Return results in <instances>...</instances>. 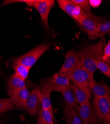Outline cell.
<instances>
[{
    "label": "cell",
    "instance_id": "10",
    "mask_svg": "<svg viewBox=\"0 0 110 124\" xmlns=\"http://www.w3.org/2000/svg\"><path fill=\"white\" fill-rule=\"evenodd\" d=\"M77 112L83 124H96L97 123L98 119L90 102L80 105L79 109Z\"/></svg>",
    "mask_w": 110,
    "mask_h": 124
},
{
    "label": "cell",
    "instance_id": "17",
    "mask_svg": "<svg viewBox=\"0 0 110 124\" xmlns=\"http://www.w3.org/2000/svg\"><path fill=\"white\" fill-rule=\"evenodd\" d=\"M38 119L44 124H54V120H56L55 116L53 115L50 111L44 110L41 107L39 109Z\"/></svg>",
    "mask_w": 110,
    "mask_h": 124
},
{
    "label": "cell",
    "instance_id": "12",
    "mask_svg": "<svg viewBox=\"0 0 110 124\" xmlns=\"http://www.w3.org/2000/svg\"><path fill=\"white\" fill-rule=\"evenodd\" d=\"M89 87L94 96L110 97V87L103 81H98L94 80L90 84Z\"/></svg>",
    "mask_w": 110,
    "mask_h": 124
},
{
    "label": "cell",
    "instance_id": "15",
    "mask_svg": "<svg viewBox=\"0 0 110 124\" xmlns=\"http://www.w3.org/2000/svg\"><path fill=\"white\" fill-rule=\"evenodd\" d=\"M59 92L63 95L66 104L77 112L79 109L80 105L76 100L74 91L71 85L62 88Z\"/></svg>",
    "mask_w": 110,
    "mask_h": 124
},
{
    "label": "cell",
    "instance_id": "21",
    "mask_svg": "<svg viewBox=\"0 0 110 124\" xmlns=\"http://www.w3.org/2000/svg\"><path fill=\"white\" fill-rule=\"evenodd\" d=\"M14 103L11 98L0 99V114L14 109Z\"/></svg>",
    "mask_w": 110,
    "mask_h": 124
},
{
    "label": "cell",
    "instance_id": "28",
    "mask_svg": "<svg viewBox=\"0 0 110 124\" xmlns=\"http://www.w3.org/2000/svg\"><path fill=\"white\" fill-rule=\"evenodd\" d=\"M110 124V122L106 123H103V124Z\"/></svg>",
    "mask_w": 110,
    "mask_h": 124
},
{
    "label": "cell",
    "instance_id": "7",
    "mask_svg": "<svg viewBox=\"0 0 110 124\" xmlns=\"http://www.w3.org/2000/svg\"><path fill=\"white\" fill-rule=\"evenodd\" d=\"M57 2L59 8L73 18L78 25L87 16L72 0H58Z\"/></svg>",
    "mask_w": 110,
    "mask_h": 124
},
{
    "label": "cell",
    "instance_id": "24",
    "mask_svg": "<svg viewBox=\"0 0 110 124\" xmlns=\"http://www.w3.org/2000/svg\"><path fill=\"white\" fill-rule=\"evenodd\" d=\"M89 4L91 7L98 8L102 3L101 0H89Z\"/></svg>",
    "mask_w": 110,
    "mask_h": 124
},
{
    "label": "cell",
    "instance_id": "14",
    "mask_svg": "<svg viewBox=\"0 0 110 124\" xmlns=\"http://www.w3.org/2000/svg\"><path fill=\"white\" fill-rule=\"evenodd\" d=\"M30 92L26 87L20 89L11 96L16 108H22L25 107L26 101L29 97Z\"/></svg>",
    "mask_w": 110,
    "mask_h": 124
},
{
    "label": "cell",
    "instance_id": "4",
    "mask_svg": "<svg viewBox=\"0 0 110 124\" xmlns=\"http://www.w3.org/2000/svg\"><path fill=\"white\" fill-rule=\"evenodd\" d=\"M68 86H70L69 79L66 77L60 76L58 73L44 80L39 89L51 93L53 91L59 92L62 88Z\"/></svg>",
    "mask_w": 110,
    "mask_h": 124
},
{
    "label": "cell",
    "instance_id": "5",
    "mask_svg": "<svg viewBox=\"0 0 110 124\" xmlns=\"http://www.w3.org/2000/svg\"><path fill=\"white\" fill-rule=\"evenodd\" d=\"M26 3L37 10L41 16L44 27L46 30H48L49 28V15L54 6L55 1L54 0H27Z\"/></svg>",
    "mask_w": 110,
    "mask_h": 124
},
{
    "label": "cell",
    "instance_id": "2",
    "mask_svg": "<svg viewBox=\"0 0 110 124\" xmlns=\"http://www.w3.org/2000/svg\"><path fill=\"white\" fill-rule=\"evenodd\" d=\"M92 109L102 124L110 122V97L94 96Z\"/></svg>",
    "mask_w": 110,
    "mask_h": 124
},
{
    "label": "cell",
    "instance_id": "19",
    "mask_svg": "<svg viewBox=\"0 0 110 124\" xmlns=\"http://www.w3.org/2000/svg\"><path fill=\"white\" fill-rule=\"evenodd\" d=\"M14 69L15 70V74L19 78L25 80L28 77L29 72L31 68L18 64L14 65Z\"/></svg>",
    "mask_w": 110,
    "mask_h": 124
},
{
    "label": "cell",
    "instance_id": "18",
    "mask_svg": "<svg viewBox=\"0 0 110 124\" xmlns=\"http://www.w3.org/2000/svg\"><path fill=\"white\" fill-rule=\"evenodd\" d=\"M41 92V107L44 110L50 111L54 116V113L51 99V93L46 91Z\"/></svg>",
    "mask_w": 110,
    "mask_h": 124
},
{
    "label": "cell",
    "instance_id": "13",
    "mask_svg": "<svg viewBox=\"0 0 110 124\" xmlns=\"http://www.w3.org/2000/svg\"><path fill=\"white\" fill-rule=\"evenodd\" d=\"M7 87V94L9 96H11L16 91L26 88V85L24 80L19 78L14 74L8 78Z\"/></svg>",
    "mask_w": 110,
    "mask_h": 124
},
{
    "label": "cell",
    "instance_id": "22",
    "mask_svg": "<svg viewBox=\"0 0 110 124\" xmlns=\"http://www.w3.org/2000/svg\"><path fill=\"white\" fill-rule=\"evenodd\" d=\"M94 62L97 69H99L106 76L110 78V67L102 60L94 59Z\"/></svg>",
    "mask_w": 110,
    "mask_h": 124
},
{
    "label": "cell",
    "instance_id": "26",
    "mask_svg": "<svg viewBox=\"0 0 110 124\" xmlns=\"http://www.w3.org/2000/svg\"><path fill=\"white\" fill-rule=\"evenodd\" d=\"M104 61L105 63H106L110 67V57L109 58H108L107 60H105V61Z\"/></svg>",
    "mask_w": 110,
    "mask_h": 124
},
{
    "label": "cell",
    "instance_id": "23",
    "mask_svg": "<svg viewBox=\"0 0 110 124\" xmlns=\"http://www.w3.org/2000/svg\"><path fill=\"white\" fill-rule=\"evenodd\" d=\"M99 37H102L106 34L110 33V21L100 23L98 26Z\"/></svg>",
    "mask_w": 110,
    "mask_h": 124
},
{
    "label": "cell",
    "instance_id": "27",
    "mask_svg": "<svg viewBox=\"0 0 110 124\" xmlns=\"http://www.w3.org/2000/svg\"><path fill=\"white\" fill-rule=\"evenodd\" d=\"M37 124H43L40 121V120H39L38 119V121H37Z\"/></svg>",
    "mask_w": 110,
    "mask_h": 124
},
{
    "label": "cell",
    "instance_id": "11",
    "mask_svg": "<svg viewBox=\"0 0 110 124\" xmlns=\"http://www.w3.org/2000/svg\"><path fill=\"white\" fill-rule=\"evenodd\" d=\"M70 85L74 91L76 100L79 105L90 101L92 92L90 87H81L72 81L70 82Z\"/></svg>",
    "mask_w": 110,
    "mask_h": 124
},
{
    "label": "cell",
    "instance_id": "25",
    "mask_svg": "<svg viewBox=\"0 0 110 124\" xmlns=\"http://www.w3.org/2000/svg\"><path fill=\"white\" fill-rule=\"evenodd\" d=\"M27 2V0H12V1H9V0H7V1H4L2 4V6H5L9 4H12L14 3H17V2H24L26 3Z\"/></svg>",
    "mask_w": 110,
    "mask_h": 124
},
{
    "label": "cell",
    "instance_id": "16",
    "mask_svg": "<svg viewBox=\"0 0 110 124\" xmlns=\"http://www.w3.org/2000/svg\"><path fill=\"white\" fill-rule=\"evenodd\" d=\"M63 118L67 124H83L77 112L66 104L64 108Z\"/></svg>",
    "mask_w": 110,
    "mask_h": 124
},
{
    "label": "cell",
    "instance_id": "8",
    "mask_svg": "<svg viewBox=\"0 0 110 124\" xmlns=\"http://www.w3.org/2000/svg\"><path fill=\"white\" fill-rule=\"evenodd\" d=\"M41 107V92L39 88L33 89L24 107L31 115H37Z\"/></svg>",
    "mask_w": 110,
    "mask_h": 124
},
{
    "label": "cell",
    "instance_id": "9",
    "mask_svg": "<svg viewBox=\"0 0 110 124\" xmlns=\"http://www.w3.org/2000/svg\"><path fill=\"white\" fill-rule=\"evenodd\" d=\"M81 63L76 52L73 50L69 51L66 53L64 63L58 74L60 76L65 77Z\"/></svg>",
    "mask_w": 110,
    "mask_h": 124
},
{
    "label": "cell",
    "instance_id": "20",
    "mask_svg": "<svg viewBox=\"0 0 110 124\" xmlns=\"http://www.w3.org/2000/svg\"><path fill=\"white\" fill-rule=\"evenodd\" d=\"M74 4L78 6L83 12L87 16L92 15L91 7L90 5L88 0H72Z\"/></svg>",
    "mask_w": 110,
    "mask_h": 124
},
{
    "label": "cell",
    "instance_id": "3",
    "mask_svg": "<svg viewBox=\"0 0 110 124\" xmlns=\"http://www.w3.org/2000/svg\"><path fill=\"white\" fill-rule=\"evenodd\" d=\"M65 77L81 87H89L90 84L94 80L82 63Z\"/></svg>",
    "mask_w": 110,
    "mask_h": 124
},
{
    "label": "cell",
    "instance_id": "1",
    "mask_svg": "<svg viewBox=\"0 0 110 124\" xmlns=\"http://www.w3.org/2000/svg\"><path fill=\"white\" fill-rule=\"evenodd\" d=\"M50 46L51 44L48 43L39 45L26 53L15 58L13 60V65L20 64L31 68L37 60L49 50Z\"/></svg>",
    "mask_w": 110,
    "mask_h": 124
},
{
    "label": "cell",
    "instance_id": "6",
    "mask_svg": "<svg viewBox=\"0 0 110 124\" xmlns=\"http://www.w3.org/2000/svg\"><path fill=\"white\" fill-rule=\"evenodd\" d=\"M103 18L98 17L93 14L86 16L79 25L81 26L87 33L90 39H96L99 38L98 26L102 23Z\"/></svg>",
    "mask_w": 110,
    "mask_h": 124
}]
</instances>
